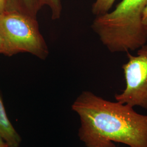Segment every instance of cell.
Here are the masks:
<instances>
[{
  "label": "cell",
  "mask_w": 147,
  "mask_h": 147,
  "mask_svg": "<svg viewBox=\"0 0 147 147\" xmlns=\"http://www.w3.org/2000/svg\"><path fill=\"white\" fill-rule=\"evenodd\" d=\"M81 121L79 136L87 147H147V116L133 107L84 91L72 105Z\"/></svg>",
  "instance_id": "cell-1"
},
{
  "label": "cell",
  "mask_w": 147,
  "mask_h": 147,
  "mask_svg": "<svg viewBox=\"0 0 147 147\" xmlns=\"http://www.w3.org/2000/svg\"><path fill=\"white\" fill-rule=\"evenodd\" d=\"M147 0H122L115 9L96 16L92 28L111 53L136 50L146 44L142 24Z\"/></svg>",
  "instance_id": "cell-2"
},
{
  "label": "cell",
  "mask_w": 147,
  "mask_h": 147,
  "mask_svg": "<svg viewBox=\"0 0 147 147\" xmlns=\"http://www.w3.org/2000/svg\"><path fill=\"white\" fill-rule=\"evenodd\" d=\"M2 53L11 56L18 53H31L41 59L49 55L47 42L39 31L37 19L15 11L0 14Z\"/></svg>",
  "instance_id": "cell-3"
},
{
  "label": "cell",
  "mask_w": 147,
  "mask_h": 147,
  "mask_svg": "<svg viewBox=\"0 0 147 147\" xmlns=\"http://www.w3.org/2000/svg\"><path fill=\"white\" fill-rule=\"evenodd\" d=\"M127 56L128 61L122 66L126 87L115 99L121 104L147 110V44L138 49L136 55L127 52Z\"/></svg>",
  "instance_id": "cell-4"
},
{
  "label": "cell",
  "mask_w": 147,
  "mask_h": 147,
  "mask_svg": "<svg viewBox=\"0 0 147 147\" xmlns=\"http://www.w3.org/2000/svg\"><path fill=\"white\" fill-rule=\"evenodd\" d=\"M0 136L7 143L9 147H19L20 144L21 138L8 118L1 95Z\"/></svg>",
  "instance_id": "cell-5"
},
{
  "label": "cell",
  "mask_w": 147,
  "mask_h": 147,
  "mask_svg": "<svg viewBox=\"0 0 147 147\" xmlns=\"http://www.w3.org/2000/svg\"><path fill=\"white\" fill-rule=\"evenodd\" d=\"M6 11H15L37 19L38 11L42 7L40 0H7Z\"/></svg>",
  "instance_id": "cell-6"
},
{
  "label": "cell",
  "mask_w": 147,
  "mask_h": 147,
  "mask_svg": "<svg viewBox=\"0 0 147 147\" xmlns=\"http://www.w3.org/2000/svg\"><path fill=\"white\" fill-rule=\"evenodd\" d=\"M115 1L96 0L92 5V13L96 16L105 14L109 11Z\"/></svg>",
  "instance_id": "cell-7"
},
{
  "label": "cell",
  "mask_w": 147,
  "mask_h": 147,
  "mask_svg": "<svg viewBox=\"0 0 147 147\" xmlns=\"http://www.w3.org/2000/svg\"><path fill=\"white\" fill-rule=\"evenodd\" d=\"M42 7L47 5L51 11L52 19L53 20L60 18L62 13V4L61 0H40Z\"/></svg>",
  "instance_id": "cell-8"
},
{
  "label": "cell",
  "mask_w": 147,
  "mask_h": 147,
  "mask_svg": "<svg viewBox=\"0 0 147 147\" xmlns=\"http://www.w3.org/2000/svg\"><path fill=\"white\" fill-rule=\"evenodd\" d=\"M142 24L147 37V5L144 9L142 16Z\"/></svg>",
  "instance_id": "cell-9"
},
{
  "label": "cell",
  "mask_w": 147,
  "mask_h": 147,
  "mask_svg": "<svg viewBox=\"0 0 147 147\" xmlns=\"http://www.w3.org/2000/svg\"><path fill=\"white\" fill-rule=\"evenodd\" d=\"M7 0H0V14H1L7 10Z\"/></svg>",
  "instance_id": "cell-10"
},
{
  "label": "cell",
  "mask_w": 147,
  "mask_h": 147,
  "mask_svg": "<svg viewBox=\"0 0 147 147\" xmlns=\"http://www.w3.org/2000/svg\"><path fill=\"white\" fill-rule=\"evenodd\" d=\"M0 147H9L7 143L3 140V139L0 136Z\"/></svg>",
  "instance_id": "cell-11"
},
{
  "label": "cell",
  "mask_w": 147,
  "mask_h": 147,
  "mask_svg": "<svg viewBox=\"0 0 147 147\" xmlns=\"http://www.w3.org/2000/svg\"><path fill=\"white\" fill-rule=\"evenodd\" d=\"M2 47H3V42L2 38L0 36V54L2 53Z\"/></svg>",
  "instance_id": "cell-12"
}]
</instances>
